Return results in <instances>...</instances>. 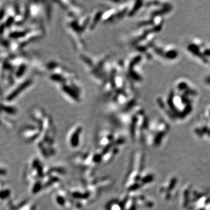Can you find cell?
<instances>
[{
    "label": "cell",
    "instance_id": "cell-1",
    "mask_svg": "<svg viewBox=\"0 0 210 210\" xmlns=\"http://www.w3.org/2000/svg\"><path fill=\"white\" fill-rule=\"evenodd\" d=\"M79 60L90 78L99 88L110 76L115 61L107 54L95 56L81 53Z\"/></svg>",
    "mask_w": 210,
    "mask_h": 210
},
{
    "label": "cell",
    "instance_id": "cell-2",
    "mask_svg": "<svg viewBox=\"0 0 210 210\" xmlns=\"http://www.w3.org/2000/svg\"><path fill=\"white\" fill-rule=\"evenodd\" d=\"M148 60L146 56L141 52H134L122 60V71L128 83L133 87L141 84L144 80L143 65Z\"/></svg>",
    "mask_w": 210,
    "mask_h": 210
},
{
    "label": "cell",
    "instance_id": "cell-3",
    "mask_svg": "<svg viewBox=\"0 0 210 210\" xmlns=\"http://www.w3.org/2000/svg\"><path fill=\"white\" fill-rule=\"evenodd\" d=\"M90 14H81L79 15H68L66 25L70 32L76 49L82 50L85 48V41L83 39L86 32H89L90 23Z\"/></svg>",
    "mask_w": 210,
    "mask_h": 210
}]
</instances>
